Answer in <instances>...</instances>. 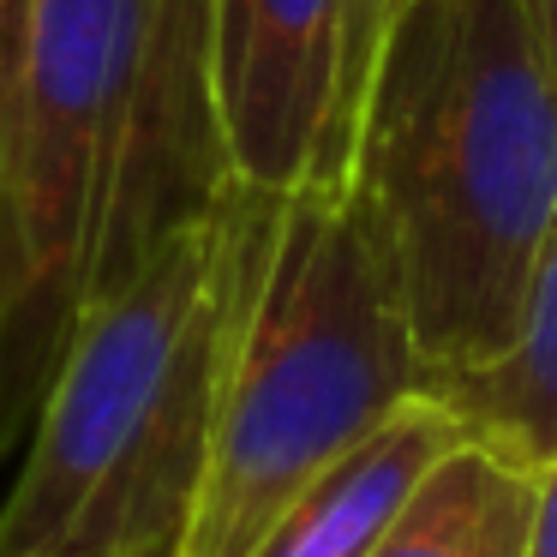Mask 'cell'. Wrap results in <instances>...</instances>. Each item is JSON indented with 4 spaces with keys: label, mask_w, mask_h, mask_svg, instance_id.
Returning a JSON list of instances; mask_svg holds the SVG:
<instances>
[{
    "label": "cell",
    "mask_w": 557,
    "mask_h": 557,
    "mask_svg": "<svg viewBox=\"0 0 557 557\" xmlns=\"http://www.w3.org/2000/svg\"><path fill=\"white\" fill-rule=\"evenodd\" d=\"M342 186L389 258L432 389L509 354L557 216V66L521 0H408Z\"/></svg>",
    "instance_id": "6da1fadb"
},
{
    "label": "cell",
    "mask_w": 557,
    "mask_h": 557,
    "mask_svg": "<svg viewBox=\"0 0 557 557\" xmlns=\"http://www.w3.org/2000/svg\"><path fill=\"white\" fill-rule=\"evenodd\" d=\"M425 389L389 258L348 186H252L181 557H246L318 473Z\"/></svg>",
    "instance_id": "7a4b0ae2"
},
{
    "label": "cell",
    "mask_w": 557,
    "mask_h": 557,
    "mask_svg": "<svg viewBox=\"0 0 557 557\" xmlns=\"http://www.w3.org/2000/svg\"><path fill=\"white\" fill-rule=\"evenodd\" d=\"M252 186L90 294L0 497V557H181Z\"/></svg>",
    "instance_id": "3957f363"
},
{
    "label": "cell",
    "mask_w": 557,
    "mask_h": 557,
    "mask_svg": "<svg viewBox=\"0 0 557 557\" xmlns=\"http://www.w3.org/2000/svg\"><path fill=\"white\" fill-rule=\"evenodd\" d=\"M157 0H7L0 18V449L30 437L90 294Z\"/></svg>",
    "instance_id": "277c9868"
},
{
    "label": "cell",
    "mask_w": 557,
    "mask_h": 557,
    "mask_svg": "<svg viewBox=\"0 0 557 557\" xmlns=\"http://www.w3.org/2000/svg\"><path fill=\"white\" fill-rule=\"evenodd\" d=\"M342 30L348 0H210L216 109L240 186L300 193L324 181Z\"/></svg>",
    "instance_id": "5b68a950"
},
{
    "label": "cell",
    "mask_w": 557,
    "mask_h": 557,
    "mask_svg": "<svg viewBox=\"0 0 557 557\" xmlns=\"http://www.w3.org/2000/svg\"><path fill=\"white\" fill-rule=\"evenodd\" d=\"M468 437L461 413L437 389L401 401L366 444H354L336 468H324L264 533L246 557H372L389 533L396 509L413 485Z\"/></svg>",
    "instance_id": "8992f818"
},
{
    "label": "cell",
    "mask_w": 557,
    "mask_h": 557,
    "mask_svg": "<svg viewBox=\"0 0 557 557\" xmlns=\"http://www.w3.org/2000/svg\"><path fill=\"white\" fill-rule=\"evenodd\" d=\"M533 468L461 437L396 509L372 557H528Z\"/></svg>",
    "instance_id": "52a82bcc"
},
{
    "label": "cell",
    "mask_w": 557,
    "mask_h": 557,
    "mask_svg": "<svg viewBox=\"0 0 557 557\" xmlns=\"http://www.w3.org/2000/svg\"><path fill=\"white\" fill-rule=\"evenodd\" d=\"M437 396L461 413L473 437H485L492 449H504L509 461L540 473L557 449V216L552 234L540 246L528 288V312L509 342V354L485 372L444 384Z\"/></svg>",
    "instance_id": "ba28073f"
},
{
    "label": "cell",
    "mask_w": 557,
    "mask_h": 557,
    "mask_svg": "<svg viewBox=\"0 0 557 557\" xmlns=\"http://www.w3.org/2000/svg\"><path fill=\"white\" fill-rule=\"evenodd\" d=\"M408 0H348V30H342V97H336V126H330V162L318 186H342V169H348V138H354V109H360L366 73L377 61V42L396 25V13Z\"/></svg>",
    "instance_id": "9c48e42d"
},
{
    "label": "cell",
    "mask_w": 557,
    "mask_h": 557,
    "mask_svg": "<svg viewBox=\"0 0 557 557\" xmlns=\"http://www.w3.org/2000/svg\"><path fill=\"white\" fill-rule=\"evenodd\" d=\"M528 557H557V449L533 473V521H528Z\"/></svg>",
    "instance_id": "30bf717a"
},
{
    "label": "cell",
    "mask_w": 557,
    "mask_h": 557,
    "mask_svg": "<svg viewBox=\"0 0 557 557\" xmlns=\"http://www.w3.org/2000/svg\"><path fill=\"white\" fill-rule=\"evenodd\" d=\"M521 13H528L533 30H540L545 54H552V66H557V0H521Z\"/></svg>",
    "instance_id": "8fae6325"
},
{
    "label": "cell",
    "mask_w": 557,
    "mask_h": 557,
    "mask_svg": "<svg viewBox=\"0 0 557 557\" xmlns=\"http://www.w3.org/2000/svg\"><path fill=\"white\" fill-rule=\"evenodd\" d=\"M0 18H7V0H0Z\"/></svg>",
    "instance_id": "7c38bea8"
}]
</instances>
